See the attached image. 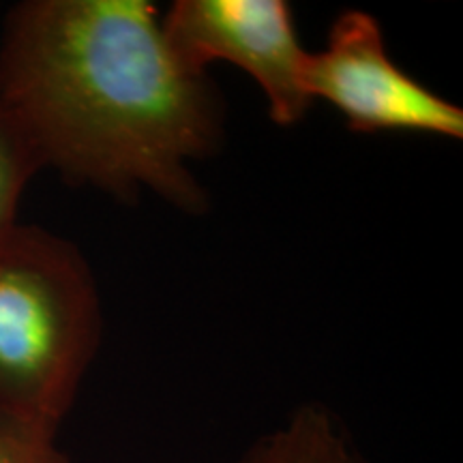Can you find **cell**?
<instances>
[{"mask_svg": "<svg viewBox=\"0 0 463 463\" xmlns=\"http://www.w3.org/2000/svg\"><path fill=\"white\" fill-rule=\"evenodd\" d=\"M0 463H69L58 431L0 412Z\"/></svg>", "mask_w": 463, "mask_h": 463, "instance_id": "cell-7", "label": "cell"}, {"mask_svg": "<svg viewBox=\"0 0 463 463\" xmlns=\"http://www.w3.org/2000/svg\"><path fill=\"white\" fill-rule=\"evenodd\" d=\"M42 159L14 114L0 106V241L17 228V208Z\"/></svg>", "mask_w": 463, "mask_h": 463, "instance_id": "cell-6", "label": "cell"}, {"mask_svg": "<svg viewBox=\"0 0 463 463\" xmlns=\"http://www.w3.org/2000/svg\"><path fill=\"white\" fill-rule=\"evenodd\" d=\"M236 463H364L326 410L305 405Z\"/></svg>", "mask_w": 463, "mask_h": 463, "instance_id": "cell-5", "label": "cell"}, {"mask_svg": "<svg viewBox=\"0 0 463 463\" xmlns=\"http://www.w3.org/2000/svg\"><path fill=\"white\" fill-rule=\"evenodd\" d=\"M0 106L43 167L118 198L140 189L184 211L206 195L191 161L215 148L222 109L206 73L172 48L144 0H28L0 42Z\"/></svg>", "mask_w": 463, "mask_h": 463, "instance_id": "cell-1", "label": "cell"}, {"mask_svg": "<svg viewBox=\"0 0 463 463\" xmlns=\"http://www.w3.org/2000/svg\"><path fill=\"white\" fill-rule=\"evenodd\" d=\"M172 48L195 71L213 61L256 80L275 123L294 125L311 106L303 84L307 50L283 0H178L164 15Z\"/></svg>", "mask_w": 463, "mask_h": 463, "instance_id": "cell-4", "label": "cell"}, {"mask_svg": "<svg viewBox=\"0 0 463 463\" xmlns=\"http://www.w3.org/2000/svg\"><path fill=\"white\" fill-rule=\"evenodd\" d=\"M99 326L95 281L71 242L33 225L0 241V412L61 430Z\"/></svg>", "mask_w": 463, "mask_h": 463, "instance_id": "cell-2", "label": "cell"}, {"mask_svg": "<svg viewBox=\"0 0 463 463\" xmlns=\"http://www.w3.org/2000/svg\"><path fill=\"white\" fill-rule=\"evenodd\" d=\"M307 95L345 116L352 131H414L463 137V109L405 73L386 52L382 28L364 11L337 17L326 45L307 52Z\"/></svg>", "mask_w": 463, "mask_h": 463, "instance_id": "cell-3", "label": "cell"}]
</instances>
